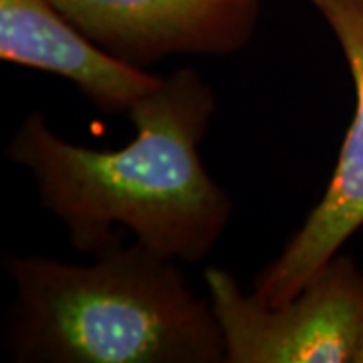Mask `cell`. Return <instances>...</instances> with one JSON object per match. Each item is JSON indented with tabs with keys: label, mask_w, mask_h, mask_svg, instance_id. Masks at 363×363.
I'll use <instances>...</instances> for the list:
<instances>
[{
	"label": "cell",
	"mask_w": 363,
	"mask_h": 363,
	"mask_svg": "<svg viewBox=\"0 0 363 363\" xmlns=\"http://www.w3.org/2000/svg\"><path fill=\"white\" fill-rule=\"evenodd\" d=\"M216 107L206 81L178 69L133 105L135 138L119 150L67 142L33 111L6 154L33 176L39 204L79 252L95 257L119 242L121 228L168 259L200 262L233 216V198L200 156Z\"/></svg>",
	"instance_id": "6da1fadb"
},
{
	"label": "cell",
	"mask_w": 363,
	"mask_h": 363,
	"mask_svg": "<svg viewBox=\"0 0 363 363\" xmlns=\"http://www.w3.org/2000/svg\"><path fill=\"white\" fill-rule=\"evenodd\" d=\"M16 297L6 345L18 363H224L210 298L178 260L116 242L89 264L6 255Z\"/></svg>",
	"instance_id": "7a4b0ae2"
},
{
	"label": "cell",
	"mask_w": 363,
	"mask_h": 363,
	"mask_svg": "<svg viewBox=\"0 0 363 363\" xmlns=\"http://www.w3.org/2000/svg\"><path fill=\"white\" fill-rule=\"evenodd\" d=\"M204 281L224 363H363V271L347 255H335L283 305L262 303L218 267Z\"/></svg>",
	"instance_id": "3957f363"
},
{
	"label": "cell",
	"mask_w": 363,
	"mask_h": 363,
	"mask_svg": "<svg viewBox=\"0 0 363 363\" xmlns=\"http://www.w3.org/2000/svg\"><path fill=\"white\" fill-rule=\"evenodd\" d=\"M341 45L355 87V113L319 202L255 279L252 293L283 305L341 252L363 226V0H311Z\"/></svg>",
	"instance_id": "277c9868"
},
{
	"label": "cell",
	"mask_w": 363,
	"mask_h": 363,
	"mask_svg": "<svg viewBox=\"0 0 363 363\" xmlns=\"http://www.w3.org/2000/svg\"><path fill=\"white\" fill-rule=\"evenodd\" d=\"M95 45L133 67L174 55H233L259 23L260 0H51Z\"/></svg>",
	"instance_id": "5b68a950"
},
{
	"label": "cell",
	"mask_w": 363,
	"mask_h": 363,
	"mask_svg": "<svg viewBox=\"0 0 363 363\" xmlns=\"http://www.w3.org/2000/svg\"><path fill=\"white\" fill-rule=\"evenodd\" d=\"M0 59L67 79L109 116L130 113L164 79L109 55L51 0H0Z\"/></svg>",
	"instance_id": "8992f818"
}]
</instances>
